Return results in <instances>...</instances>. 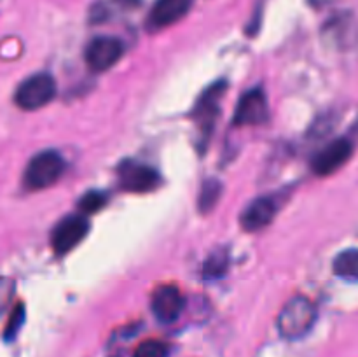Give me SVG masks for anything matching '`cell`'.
<instances>
[{"label": "cell", "mask_w": 358, "mask_h": 357, "mask_svg": "<svg viewBox=\"0 0 358 357\" xmlns=\"http://www.w3.org/2000/svg\"><path fill=\"white\" fill-rule=\"evenodd\" d=\"M318 312L313 301L306 296H294L285 303L282 312L278 314V326L280 335L285 340H301L313 329L317 322Z\"/></svg>", "instance_id": "6da1fadb"}, {"label": "cell", "mask_w": 358, "mask_h": 357, "mask_svg": "<svg viewBox=\"0 0 358 357\" xmlns=\"http://www.w3.org/2000/svg\"><path fill=\"white\" fill-rule=\"evenodd\" d=\"M66 161L58 150H42L35 154L24 172V182L30 189H45L56 184L65 174Z\"/></svg>", "instance_id": "7a4b0ae2"}, {"label": "cell", "mask_w": 358, "mask_h": 357, "mask_svg": "<svg viewBox=\"0 0 358 357\" xmlns=\"http://www.w3.org/2000/svg\"><path fill=\"white\" fill-rule=\"evenodd\" d=\"M56 97V80L51 74L38 72L27 77L17 86L14 93V102L23 111H37L52 102Z\"/></svg>", "instance_id": "3957f363"}, {"label": "cell", "mask_w": 358, "mask_h": 357, "mask_svg": "<svg viewBox=\"0 0 358 357\" xmlns=\"http://www.w3.org/2000/svg\"><path fill=\"white\" fill-rule=\"evenodd\" d=\"M124 55V44L115 37H96L87 44L84 58L93 72H105L112 69Z\"/></svg>", "instance_id": "277c9868"}, {"label": "cell", "mask_w": 358, "mask_h": 357, "mask_svg": "<svg viewBox=\"0 0 358 357\" xmlns=\"http://www.w3.org/2000/svg\"><path fill=\"white\" fill-rule=\"evenodd\" d=\"M90 231V223L84 216H69L59 220L58 226L52 230L51 245L58 255L66 254L76 248L86 238Z\"/></svg>", "instance_id": "5b68a950"}, {"label": "cell", "mask_w": 358, "mask_h": 357, "mask_svg": "<svg viewBox=\"0 0 358 357\" xmlns=\"http://www.w3.org/2000/svg\"><path fill=\"white\" fill-rule=\"evenodd\" d=\"M117 175L121 188L131 192L152 191L159 184V174L149 164L136 161H122L117 168Z\"/></svg>", "instance_id": "8992f818"}, {"label": "cell", "mask_w": 358, "mask_h": 357, "mask_svg": "<svg viewBox=\"0 0 358 357\" xmlns=\"http://www.w3.org/2000/svg\"><path fill=\"white\" fill-rule=\"evenodd\" d=\"M184 304V294L177 286H163L154 290L152 300H150V310L157 321L163 324H171L180 317Z\"/></svg>", "instance_id": "52a82bcc"}, {"label": "cell", "mask_w": 358, "mask_h": 357, "mask_svg": "<svg viewBox=\"0 0 358 357\" xmlns=\"http://www.w3.org/2000/svg\"><path fill=\"white\" fill-rule=\"evenodd\" d=\"M353 146L348 139H338L325 146L317 156L311 161L313 172L320 177H327V175L338 172L346 161L352 158Z\"/></svg>", "instance_id": "ba28073f"}, {"label": "cell", "mask_w": 358, "mask_h": 357, "mask_svg": "<svg viewBox=\"0 0 358 357\" xmlns=\"http://www.w3.org/2000/svg\"><path fill=\"white\" fill-rule=\"evenodd\" d=\"M268 119V98L261 88L247 91L234 112V125H261Z\"/></svg>", "instance_id": "9c48e42d"}, {"label": "cell", "mask_w": 358, "mask_h": 357, "mask_svg": "<svg viewBox=\"0 0 358 357\" xmlns=\"http://www.w3.org/2000/svg\"><path fill=\"white\" fill-rule=\"evenodd\" d=\"M191 4L192 0H157L147 16V28L156 31L177 23L189 13Z\"/></svg>", "instance_id": "30bf717a"}, {"label": "cell", "mask_w": 358, "mask_h": 357, "mask_svg": "<svg viewBox=\"0 0 358 357\" xmlns=\"http://www.w3.org/2000/svg\"><path fill=\"white\" fill-rule=\"evenodd\" d=\"M276 212H278V203L271 198V196H261V198L254 200L247 209L243 210L240 217V223L245 231H261L266 226L271 224L275 219Z\"/></svg>", "instance_id": "8fae6325"}, {"label": "cell", "mask_w": 358, "mask_h": 357, "mask_svg": "<svg viewBox=\"0 0 358 357\" xmlns=\"http://www.w3.org/2000/svg\"><path fill=\"white\" fill-rule=\"evenodd\" d=\"M224 91H226V83H217L212 88L203 93V97L199 98V102L194 107V119L198 121L199 128L203 130V133L208 135L210 130H212L213 121H215L217 114H219V105L220 98H222Z\"/></svg>", "instance_id": "7c38bea8"}, {"label": "cell", "mask_w": 358, "mask_h": 357, "mask_svg": "<svg viewBox=\"0 0 358 357\" xmlns=\"http://www.w3.org/2000/svg\"><path fill=\"white\" fill-rule=\"evenodd\" d=\"M334 273L345 280H358V248H346L339 252L334 259Z\"/></svg>", "instance_id": "4fadbf2b"}, {"label": "cell", "mask_w": 358, "mask_h": 357, "mask_svg": "<svg viewBox=\"0 0 358 357\" xmlns=\"http://www.w3.org/2000/svg\"><path fill=\"white\" fill-rule=\"evenodd\" d=\"M227 266H229V255H227L226 248H220L206 258L205 265H203V275L205 279H219L220 275L226 273Z\"/></svg>", "instance_id": "5bb4252c"}, {"label": "cell", "mask_w": 358, "mask_h": 357, "mask_svg": "<svg viewBox=\"0 0 358 357\" xmlns=\"http://www.w3.org/2000/svg\"><path fill=\"white\" fill-rule=\"evenodd\" d=\"M220 195H222V184H220L219 181H215V178H208V181L203 184L201 192H199V210H201L203 214L210 212L220 200Z\"/></svg>", "instance_id": "9a60e30c"}, {"label": "cell", "mask_w": 358, "mask_h": 357, "mask_svg": "<svg viewBox=\"0 0 358 357\" xmlns=\"http://www.w3.org/2000/svg\"><path fill=\"white\" fill-rule=\"evenodd\" d=\"M170 356V346L161 340H143L136 349L133 350V357H168Z\"/></svg>", "instance_id": "2e32d148"}, {"label": "cell", "mask_w": 358, "mask_h": 357, "mask_svg": "<svg viewBox=\"0 0 358 357\" xmlns=\"http://www.w3.org/2000/svg\"><path fill=\"white\" fill-rule=\"evenodd\" d=\"M23 322H24V307L23 303H17L16 307L13 308V312H10L9 318H7L6 322V328H3V340H6V342H13V340L17 336V331L21 329Z\"/></svg>", "instance_id": "e0dca14e"}, {"label": "cell", "mask_w": 358, "mask_h": 357, "mask_svg": "<svg viewBox=\"0 0 358 357\" xmlns=\"http://www.w3.org/2000/svg\"><path fill=\"white\" fill-rule=\"evenodd\" d=\"M108 198L105 192L101 191H90L79 200V209L84 214H96L98 210L103 209L107 205Z\"/></svg>", "instance_id": "ac0fdd59"}]
</instances>
